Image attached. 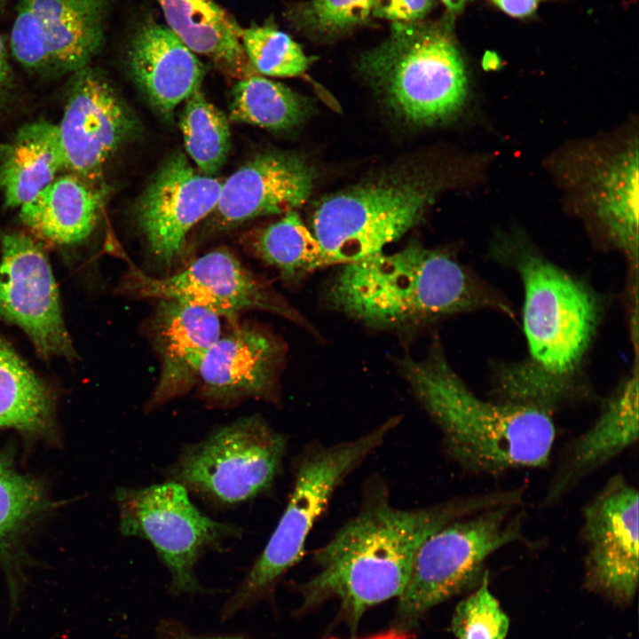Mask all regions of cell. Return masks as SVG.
Masks as SVG:
<instances>
[{"mask_svg": "<svg viewBox=\"0 0 639 639\" xmlns=\"http://www.w3.org/2000/svg\"><path fill=\"white\" fill-rule=\"evenodd\" d=\"M65 170L57 126L35 121L0 144V190L7 207L34 199Z\"/></svg>", "mask_w": 639, "mask_h": 639, "instance_id": "cell-24", "label": "cell"}, {"mask_svg": "<svg viewBox=\"0 0 639 639\" xmlns=\"http://www.w3.org/2000/svg\"><path fill=\"white\" fill-rule=\"evenodd\" d=\"M230 105L233 121L270 130H286L305 120L311 102L280 83L249 75L233 87Z\"/></svg>", "mask_w": 639, "mask_h": 639, "instance_id": "cell-28", "label": "cell"}, {"mask_svg": "<svg viewBox=\"0 0 639 639\" xmlns=\"http://www.w3.org/2000/svg\"><path fill=\"white\" fill-rule=\"evenodd\" d=\"M284 357V344L275 335L256 327H236L204 354L197 371L201 396L217 406L246 398L277 402Z\"/></svg>", "mask_w": 639, "mask_h": 639, "instance_id": "cell-16", "label": "cell"}, {"mask_svg": "<svg viewBox=\"0 0 639 639\" xmlns=\"http://www.w3.org/2000/svg\"><path fill=\"white\" fill-rule=\"evenodd\" d=\"M11 51L28 71L47 75L46 43L40 20L24 0H20L11 32Z\"/></svg>", "mask_w": 639, "mask_h": 639, "instance_id": "cell-34", "label": "cell"}, {"mask_svg": "<svg viewBox=\"0 0 639 639\" xmlns=\"http://www.w3.org/2000/svg\"><path fill=\"white\" fill-rule=\"evenodd\" d=\"M152 331L162 370L147 412L187 390L197 378L204 354L221 336V321L206 308L160 299Z\"/></svg>", "mask_w": 639, "mask_h": 639, "instance_id": "cell-19", "label": "cell"}, {"mask_svg": "<svg viewBox=\"0 0 639 639\" xmlns=\"http://www.w3.org/2000/svg\"><path fill=\"white\" fill-rule=\"evenodd\" d=\"M435 6L434 0H375L372 17L392 23L424 20Z\"/></svg>", "mask_w": 639, "mask_h": 639, "instance_id": "cell-35", "label": "cell"}, {"mask_svg": "<svg viewBox=\"0 0 639 639\" xmlns=\"http://www.w3.org/2000/svg\"><path fill=\"white\" fill-rule=\"evenodd\" d=\"M400 422V416H393L352 439L330 445L313 441L302 449L294 462L292 489L282 516L264 549L224 605L223 619L233 617L266 596L301 560L313 526L336 490L384 443Z\"/></svg>", "mask_w": 639, "mask_h": 639, "instance_id": "cell-5", "label": "cell"}, {"mask_svg": "<svg viewBox=\"0 0 639 639\" xmlns=\"http://www.w3.org/2000/svg\"><path fill=\"white\" fill-rule=\"evenodd\" d=\"M120 528L123 535L147 540L170 573L172 594L201 590L195 567L201 554L235 535V527L202 514L188 491L170 481L116 493Z\"/></svg>", "mask_w": 639, "mask_h": 639, "instance_id": "cell-9", "label": "cell"}, {"mask_svg": "<svg viewBox=\"0 0 639 639\" xmlns=\"http://www.w3.org/2000/svg\"><path fill=\"white\" fill-rule=\"evenodd\" d=\"M12 82V73L8 62L6 49L0 36V106L5 99Z\"/></svg>", "mask_w": 639, "mask_h": 639, "instance_id": "cell-38", "label": "cell"}, {"mask_svg": "<svg viewBox=\"0 0 639 639\" xmlns=\"http://www.w3.org/2000/svg\"><path fill=\"white\" fill-rule=\"evenodd\" d=\"M51 391L12 347L0 339V430L48 433L52 425Z\"/></svg>", "mask_w": 639, "mask_h": 639, "instance_id": "cell-26", "label": "cell"}, {"mask_svg": "<svg viewBox=\"0 0 639 639\" xmlns=\"http://www.w3.org/2000/svg\"><path fill=\"white\" fill-rule=\"evenodd\" d=\"M0 319L20 327L42 358L75 357L48 258L20 232L1 234Z\"/></svg>", "mask_w": 639, "mask_h": 639, "instance_id": "cell-12", "label": "cell"}, {"mask_svg": "<svg viewBox=\"0 0 639 639\" xmlns=\"http://www.w3.org/2000/svg\"><path fill=\"white\" fill-rule=\"evenodd\" d=\"M400 375L438 428L448 458L473 474L545 467L556 439L551 414L477 397L433 343L422 359H398Z\"/></svg>", "mask_w": 639, "mask_h": 639, "instance_id": "cell-2", "label": "cell"}, {"mask_svg": "<svg viewBox=\"0 0 639 639\" xmlns=\"http://www.w3.org/2000/svg\"><path fill=\"white\" fill-rule=\"evenodd\" d=\"M327 304L367 327L407 330L455 313L508 306L447 254L410 243L342 264Z\"/></svg>", "mask_w": 639, "mask_h": 639, "instance_id": "cell-3", "label": "cell"}, {"mask_svg": "<svg viewBox=\"0 0 639 639\" xmlns=\"http://www.w3.org/2000/svg\"><path fill=\"white\" fill-rule=\"evenodd\" d=\"M375 0H307L292 7L296 28L319 41H333L367 24Z\"/></svg>", "mask_w": 639, "mask_h": 639, "instance_id": "cell-30", "label": "cell"}, {"mask_svg": "<svg viewBox=\"0 0 639 639\" xmlns=\"http://www.w3.org/2000/svg\"><path fill=\"white\" fill-rule=\"evenodd\" d=\"M485 572L478 588L454 609L451 629L457 639H505L509 620L489 589Z\"/></svg>", "mask_w": 639, "mask_h": 639, "instance_id": "cell-33", "label": "cell"}, {"mask_svg": "<svg viewBox=\"0 0 639 639\" xmlns=\"http://www.w3.org/2000/svg\"><path fill=\"white\" fill-rule=\"evenodd\" d=\"M316 179L314 168L296 155L269 153L257 155L223 181L214 209L218 226L286 213L302 206Z\"/></svg>", "mask_w": 639, "mask_h": 639, "instance_id": "cell-17", "label": "cell"}, {"mask_svg": "<svg viewBox=\"0 0 639 639\" xmlns=\"http://www.w3.org/2000/svg\"><path fill=\"white\" fill-rule=\"evenodd\" d=\"M525 288L524 328L534 362L546 372L573 371L594 335L597 305L588 288L543 257L517 258Z\"/></svg>", "mask_w": 639, "mask_h": 639, "instance_id": "cell-10", "label": "cell"}, {"mask_svg": "<svg viewBox=\"0 0 639 639\" xmlns=\"http://www.w3.org/2000/svg\"><path fill=\"white\" fill-rule=\"evenodd\" d=\"M104 190L78 176L57 177L20 207L22 223L37 236L59 245L87 239L99 217Z\"/></svg>", "mask_w": 639, "mask_h": 639, "instance_id": "cell-22", "label": "cell"}, {"mask_svg": "<svg viewBox=\"0 0 639 639\" xmlns=\"http://www.w3.org/2000/svg\"><path fill=\"white\" fill-rule=\"evenodd\" d=\"M447 9L449 14L454 15L465 7L469 0H440Z\"/></svg>", "mask_w": 639, "mask_h": 639, "instance_id": "cell-39", "label": "cell"}, {"mask_svg": "<svg viewBox=\"0 0 639 639\" xmlns=\"http://www.w3.org/2000/svg\"><path fill=\"white\" fill-rule=\"evenodd\" d=\"M41 484L18 471L7 454L0 456V548L45 508Z\"/></svg>", "mask_w": 639, "mask_h": 639, "instance_id": "cell-32", "label": "cell"}, {"mask_svg": "<svg viewBox=\"0 0 639 639\" xmlns=\"http://www.w3.org/2000/svg\"><path fill=\"white\" fill-rule=\"evenodd\" d=\"M125 286L137 297L173 299L206 308L233 321L244 311L258 310L313 330L297 310L227 249L209 251L167 277L154 278L132 270Z\"/></svg>", "mask_w": 639, "mask_h": 639, "instance_id": "cell-11", "label": "cell"}, {"mask_svg": "<svg viewBox=\"0 0 639 639\" xmlns=\"http://www.w3.org/2000/svg\"><path fill=\"white\" fill-rule=\"evenodd\" d=\"M433 187L418 175L394 174L323 198L314 209L312 233L329 264L383 252L423 218Z\"/></svg>", "mask_w": 639, "mask_h": 639, "instance_id": "cell-7", "label": "cell"}, {"mask_svg": "<svg viewBox=\"0 0 639 639\" xmlns=\"http://www.w3.org/2000/svg\"><path fill=\"white\" fill-rule=\"evenodd\" d=\"M166 26L194 54L210 59L220 70L247 77L249 61L236 21L213 0H155Z\"/></svg>", "mask_w": 639, "mask_h": 639, "instance_id": "cell-23", "label": "cell"}, {"mask_svg": "<svg viewBox=\"0 0 639 639\" xmlns=\"http://www.w3.org/2000/svg\"><path fill=\"white\" fill-rule=\"evenodd\" d=\"M24 1L43 31L47 75L72 74L91 65L104 42V0Z\"/></svg>", "mask_w": 639, "mask_h": 639, "instance_id": "cell-21", "label": "cell"}, {"mask_svg": "<svg viewBox=\"0 0 639 639\" xmlns=\"http://www.w3.org/2000/svg\"><path fill=\"white\" fill-rule=\"evenodd\" d=\"M518 487L405 509L395 506L379 477L365 484L356 514L313 553L316 571L301 584V610L329 599L351 631L372 606L399 597L424 540L446 525L486 508L517 499Z\"/></svg>", "mask_w": 639, "mask_h": 639, "instance_id": "cell-1", "label": "cell"}, {"mask_svg": "<svg viewBox=\"0 0 639 639\" xmlns=\"http://www.w3.org/2000/svg\"><path fill=\"white\" fill-rule=\"evenodd\" d=\"M359 71L399 120L415 126L445 121L463 106L468 81L451 17L392 23L365 51Z\"/></svg>", "mask_w": 639, "mask_h": 639, "instance_id": "cell-4", "label": "cell"}, {"mask_svg": "<svg viewBox=\"0 0 639 639\" xmlns=\"http://www.w3.org/2000/svg\"><path fill=\"white\" fill-rule=\"evenodd\" d=\"M128 66L151 105L165 117L200 89L204 75L196 55L158 23L143 26L133 36Z\"/></svg>", "mask_w": 639, "mask_h": 639, "instance_id": "cell-20", "label": "cell"}, {"mask_svg": "<svg viewBox=\"0 0 639 639\" xmlns=\"http://www.w3.org/2000/svg\"><path fill=\"white\" fill-rule=\"evenodd\" d=\"M288 447L260 415L240 418L185 447L171 481L217 504L233 505L270 490Z\"/></svg>", "mask_w": 639, "mask_h": 639, "instance_id": "cell-8", "label": "cell"}, {"mask_svg": "<svg viewBox=\"0 0 639 639\" xmlns=\"http://www.w3.org/2000/svg\"><path fill=\"white\" fill-rule=\"evenodd\" d=\"M57 126L65 170L101 187L106 163L134 129V120L106 78L88 65L71 74Z\"/></svg>", "mask_w": 639, "mask_h": 639, "instance_id": "cell-14", "label": "cell"}, {"mask_svg": "<svg viewBox=\"0 0 639 639\" xmlns=\"http://www.w3.org/2000/svg\"><path fill=\"white\" fill-rule=\"evenodd\" d=\"M180 130L189 156L202 174L212 177L225 164L231 146L225 114L199 89L186 99Z\"/></svg>", "mask_w": 639, "mask_h": 639, "instance_id": "cell-29", "label": "cell"}, {"mask_svg": "<svg viewBox=\"0 0 639 639\" xmlns=\"http://www.w3.org/2000/svg\"><path fill=\"white\" fill-rule=\"evenodd\" d=\"M638 491L620 474L610 477L583 509L585 582L618 602L638 585Z\"/></svg>", "mask_w": 639, "mask_h": 639, "instance_id": "cell-13", "label": "cell"}, {"mask_svg": "<svg viewBox=\"0 0 639 639\" xmlns=\"http://www.w3.org/2000/svg\"><path fill=\"white\" fill-rule=\"evenodd\" d=\"M4 0H0V11L4 6Z\"/></svg>", "mask_w": 639, "mask_h": 639, "instance_id": "cell-40", "label": "cell"}, {"mask_svg": "<svg viewBox=\"0 0 639 639\" xmlns=\"http://www.w3.org/2000/svg\"><path fill=\"white\" fill-rule=\"evenodd\" d=\"M505 13L523 18L532 14L540 0H490Z\"/></svg>", "mask_w": 639, "mask_h": 639, "instance_id": "cell-37", "label": "cell"}, {"mask_svg": "<svg viewBox=\"0 0 639 639\" xmlns=\"http://www.w3.org/2000/svg\"><path fill=\"white\" fill-rule=\"evenodd\" d=\"M251 246L261 260L288 281L330 265L320 242L296 210L257 231Z\"/></svg>", "mask_w": 639, "mask_h": 639, "instance_id": "cell-27", "label": "cell"}, {"mask_svg": "<svg viewBox=\"0 0 639 639\" xmlns=\"http://www.w3.org/2000/svg\"><path fill=\"white\" fill-rule=\"evenodd\" d=\"M241 43L249 63L268 76H301L312 61L291 36L272 25L242 29Z\"/></svg>", "mask_w": 639, "mask_h": 639, "instance_id": "cell-31", "label": "cell"}, {"mask_svg": "<svg viewBox=\"0 0 639 639\" xmlns=\"http://www.w3.org/2000/svg\"><path fill=\"white\" fill-rule=\"evenodd\" d=\"M523 498L494 505L454 520L420 547L398 597L394 627L406 634L432 607L471 586L490 556L524 540Z\"/></svg>", "mask_w": 639, "mask_h": 639, "instance_id": "cell-6", "label": "cell"}, {"mask_svg": "<svg viewBox=\"0 0 639 639\" xmlns=\"http://www.w3.org/2000/svg\"><path fill=\"white\" fill-rule=\"evenodd\" d=\"M595 178L596 214L613 241L637 267L638 149L629 146Z\"/></svg>", "mask_w": 639, "mask_h": 639, "instance_id": "cell-25", "label": "cell"}, {"mask_svg": "<svg viewBox=\"0 0 639 639\" xmlns=\"http://www.w3.org/2000/svg\"><path fill=\"white\" fill-rule=\"evenodd\" d=\"M638 439V377L623 383L602 406L594 423L565 447L541 505L558 503L578 484Z\"/></svg>", "mask_w": 639, "mask_h": 639, "instance_id": "cell-18", "label": "cell"}, {"mask_svg": "<svg viewBox=\"0 0 639 639\" xmlns=\"http://www.w3.org/2000/svg\"><path fill=\"white\" fill-rule=\"evenodd\" d=\"M222 184L196 171L181 152L162 165L136 208L138 227L158 264L171 266L178 259L190 230L216 209Z\"/></svg>", "mask_w": 639, "mask_h": 639, "instance_id": "cell-15", "label": "cell"}, {"mask_svg": "<svg viewBox=\"0 0 639 639\" xmlns=\"http://www.w3.org/2000/svg\"><path fill=\"white\" fill-rule=\"evenodd\" d=\"M157 639H246L241 635H202L190 631L175 619H163L156 627Z\"/></svg>", "mask_w": 639, "mask_h": 639, "instance_id": "cell-36", "label": "cell"}]
</instances>
